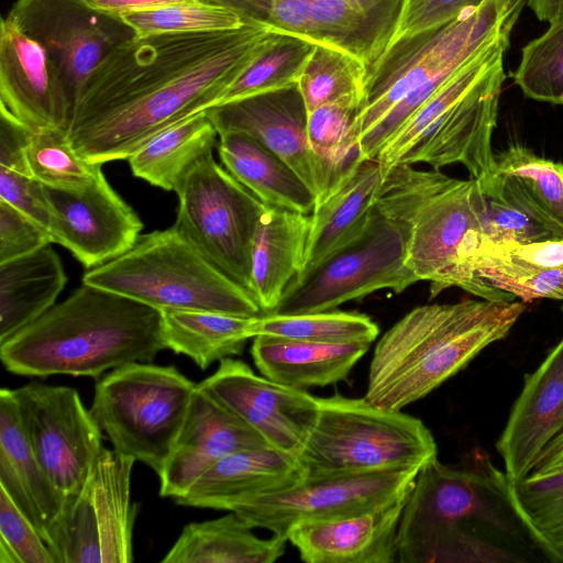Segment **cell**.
I'll list each match as a JSON object with an SVG mask.
<instances>
[{"mask_svg":"<svg viewBox=\"0 0 563 563\" xmlns=\"http://www.w3.org/2000/svg\"><path fill=\"white\" fill-rule=\"evenodd\" d=\"M274 32L247 21L235 30L120 43L80 90L67 130L74 148L96 164L128 159L159 132L218 104Z\"/></svg>","mask_w":563,"mask_h":563,"instance_id":"cell-1","label":"cell"},{"mask_svg":"<svg viewBox=\"0 0 563 563\" xmlns=\"http://www.w3.org/2000/svg\"><path fill=\"white\" fill-rule=\"evenodd\" d=\"M538 553L510 481L487 454L475 451L454 466L435 459L419 470L398 528V562L514 563Z\"/></svg>","mask_w":563,"mask_h":563,"instance_id":"cell-2","label":"cell"},{"mask_svg":"<svg viewBox=\"0 0 563 563\" xmlns=\"http://www.w3.org/2000/svg\"><path fill=\"white\" fill-rule=\"evenodd\" d=\"M165 349L159 310L82 283L1 342L0 358L16 375L99 378L108 369L150 363Z\"/></svg>","mask_w":563,"mask_h":563,"instance_id":"cell-3","label":"cell"},{"mask_svg":"<svg viewBox=\"0 0 563 563\" xmlns=\"http://www.w3.org/2000/svg\"><path fill=\"white\" fill-rule=\"evenodd\" d=\"M525 309L522 302L467 299L410 310L377 342L364 398L401 411L505 339Z\"/></svg>","mask_w":563,"mask_h":563,"instance_id":"cell-4","label":"cell"},{"mask_svg":"<svg viewBox=\"0 0 563 563\" xmlns=\"http://www.w3.org/2000/svg\"><path fill=\"white\" fill-rule=\"evenodd\" d=\"M487 199L481 184L409 164L390 168L374 206L401 233L406 264L431 283L430 297L457 287L461 266L483 232Z\"/></svg>","mask_w":563,"mask_h":563,"instance_id":"cell-5","label":"cell"},{"mask_svg":"<svg viewBox=\"0 0 563 563\" xmlns=\"http://www.w3.org/2000/svg\"><path fill=\"white\" fill-rule=\"evenodd\" d=\"M82 283L159 311L263 314L252 295L209 262L175 225L141 234L130 250L88 269Z\"/></svg>","mask_w":563,"mask_h":563,"instance_id":"cell-6","label":"cell"},{"mask_svg":"<svg viewBox=\"0 0 563 563\" xmlns=\"http://www.w3.org/2000/svg\"><path fill=\"white\" fill-rule=\"evenodd\" d=\"M303 477L420 470L438 446L418 418L363 398L318 397L314 422L297 454Z\"/></svg>","mask_w":563,"mask_h":563,"instance_id":"cell-7","label":"cell"},{"mask_svg":"<svg viewBox=\"0 0 563 563\" xmlns=\"http://www.w3.org/2000/svg\"><path fill=\"white\" fill-rule=\"evenodd\" d=\"M526 0H486L443 25L393 41L368 69L357 140L410 91L449 78L498 37L511 34Z\"/></svg>","mask_w":563,"mask_h":563,"instance_id":"cell-8","label":"cell"},{"mask_svg":"<svg viewBox=\"0 0 563 563\" xmlns=\"http://www.w3.org/2000/svg\"><path fill=\"white\" fill-rule=\"evenodd\" d=\"M196 387L173 365L134 362L98 380L90 412L113 450L159 477Z\"/></svg>","mask_w":563,"mask_h":563,"instance_id":"cell-9","label":"cell"},{"mask_svg":"<svg viewBox=\"0 0 563 563\" xmlns=\"http://www.w3.org/2000/svg\"><path fill=\"white\" fill-rule=\"evenodd\" d=\"M175 192L176 229L250 292L253 239L268 206L222 168L212 153L190 168Z\"/></svg>","mask_w":563,"mask_h":563,"instance_id":"cell-10","label":"cell"},{"mask_svg":"<svg viewBox=\"0 0 563 563\" xmlns=\"http://www.w3.org/2000/svg\"><path fill=\"white\" fill-rule=\"evenodd\" d=\"M133 457L103 448L81 489L65 497L46 544L55 563H130L139 512Z\"/></svg>","mask_w":563,"mask_h":563,"instance_id":"cell-11","label":"cell"},{"mask_svg":"<svg viewBox=\"0 0 563 563\" xmlns=\"http://www.w3.org/2000/svg\"><path fill=\"white\" fill-rule=\"evenodd\" d=\"M417 282L418 277L406 264L401 233L374 206L362 235L303 277L292 279L269 313L333 310L377 290L401 294Z\"/></svg>","mask_w":563,"mask_h":563,"instance_id":"cell-12","label":"cell"},{"mask_svg":"<svg viewBox=\"0 0 563 563\" xmlns=\"http://www.w3.org/2000/svg\"><path fill=\"white\" fill-rule=\"evenodd\" d=\"M21 424L42 467L66 496L78 493L95 467L102 430L71 387L31 382L12 389Z\"/></svg>","mask_w":563,"mask_h":563,"instance_id":"cell-13","label":"cell"},{"mask_svg":"<svg viewBox=\"0 0 563 563\" xmlns=\"http://www.w3.org/2000/svg\"><path fill=\"white\" fill-rule=\"evenodd\" d=\"M419 470L303 477L288 487L247 498L229 511L253 528L287 539L297 525L360 512L408 492ZM288 540V539H287Z\"/></svg>","mask_w":563,"mask_h":563,"instance_id":"cell-14","label":"cell"},{"mask_svg":"<svg viewBox=\"0 0 563 563\" xmlns=\"http://www.w3.org/2000/svg\"><path fill=\"white\" fill-rule=\"evenodd\" d=\"M7 16L47 51L64 79L71 114L91 71L113 47L135 35L120 16L98 11L86 0H16Z\"/></svg>","mask_w":563,"mask_h":563,"instance_id":"cell-15","label":"cell"},{"mask_svg":"<svg viewBox=\"0 0 563 563\" xmlns=\"http://www.w3.org/2000/svg\"><path fill=\"white\" fill-rule=\"evenodd\" d=\"M197 387L258 432L271 448L294 456L317 416L318 397L260 376L233 357L221 360Z\"/></svg>","mask_w":563,"mask_h":563,"instance_id":"cell-16","label":"cell"},{"mask_svg":"<svg viewBox=\"0 0 563 563\" xmlns=\"http://www.w3.org/2000/svg\"><path fill=\"white\" fill-rule=\"evenodd\" d=\"M207 114L218 133L244 132L278 155L309 187L316 202L336 185L309 143L308 111L298 81L212 106Z\"/></svg>","mask_w":563,"mask_h":563,"instance_id":"cell-17","label":"cell"},{"mask_svg":"<svg viewBox=\"0 0 563 563\" xmlns=\"http://www.w3.org/2000/svg\"><path fill=\"white\" fill-rule=\"evenodd\" d=\"M44 190L53 243L66 247L87 269L120 256L141 235L143 222L103 173L82 188L44 185Z\"/></svg>","mask_w":563,"mask_h":563,"instance_id":"cell-18","label":"cell"},{"mask_svg":"<svg viewBox=\"0 0 563 563\" xmlns=\"http://www.w3.org/2000/svg\"><path fill=\"white\" fill-rule=\"evenodd\" d=\"M506 75L504 57L462 96L399 161V164H429L440 169L462 164L481 186L495 172L493 133ZM397 166V165H396Z\"/></svg>","mask_w":563,"mask_h":563,"instance_id":"cell-19","label":"cell"},{"mask_svg":"<svg viewBox=\"0 0 563 563\" xmlns=\"http://www.w3.org/2000/svg\"><path fill=\"white\" fill-rule=\"evenodd\" d=\"M0 106L31 126L68 130L71 104L47 51L8 16L0 24Z\"/></svg>","mask_w":563,"mask_h":563,"instance_id":"cell-20","label":"cell"},{"mask_svg":"<svg viewBox=\"0 0 563 563\" xmlns=\"http://www.w3.org/2000/svg\"><path fill=\"white\" fill-rule=\"evenodd\" d=\"M563 433V338L526 374L496 442L510 482L527 477L544 449Z\"/></svg>","mask_w":563,"mask_h":563,"instance_id":"cell-21","label":"cell"},{"mask_svg":"<svg viewBox=\"0 0 563 563\" xmlns=\"http://www.w3.org/2000/svg\"><path fill=\"white\" fill-rule=\"evenodd\" d=\"M267 446L258 432L196 387L183 427L159 476V495L174 499L180 497L224 456Z\"/></svg>","mask_w":563,"mask_h":563,"instance_id":"cell-22","label":"cell"},{"mask_svg":"<svg viewBox=\"0 0 563 563\" xmlns=\"http://www.w3.org/2000/svg\"><path fill=\"white\" fill-rule=\"evenodd\" d=\"M410 489L360 512L299 523L287 539L308 563L396 562L397 533Z\"/></svg>","mask_w":563,"mask_h":563,"instance_id":"cell-23","label":"cell"},{"mask_svg":"<svg viewBox=\"0 0 563 563\" xmlns=\"http://www.w3.org/2000/svg\"><path fill=\"white\" fill-rule=\"evenodd\" d=\"M382 179L379 163L361 158L323 199L316 202L309 216L302 265L294 279L303 277L362 235L374 210Z\"/></svg>","mask_w":563,"mask_h":563,"instance_id":"cell-24","label":"cell"},{"mask_svg":"<svg viewBox=\"0 0 563 563\" xmlns=\"http://www.w3.org/2000/svg\"><path fill=\"white\" fill-rule=\"evenodd\" d=\"M303 478L297 457L273 448L238 451L206 471L175 503L228 510L236 503L294 485Z\"/></svg>","mask_w":563,"mask_h":563,"instance_id":"cell-25","label":"cell"},{"mask_svg":"<svg viewBox=\"0 0 563 563\" xmlns=\"http://www.w3.org/2000/svg\"><path fill=\"white\" fill-rule=\"evenodd\" d=\"M492 200L511 207L563 239V164L536 155L521 144L495 154V172L481 186Z\"/></svg>","mask_w":563,"mask_h":563,"instance_id":"cell-26","label":"cell"},{"mask_svg":"<svg viewBox=\"0 0 563 563\" xmlns=\"http://www.w3.org/2000/svg\"><path fill=\"white\" fill-rule=\"evenodd\" d=\"M0 488L46 542L65 495L35 456L21 424L12 389L0 390Z\"/></svg>","mask_w":563,"mask_h":563,"instance_id":"cell-27","label":"cell"},{"mask_svg":"<svg viewBox=\"0 0 563 563\" xmlns=\"http://www.w3.org/2000/svg\"><path fill=\"white\" fill-rule=\"evenodd\" d=\"M404 0H310L316 45L362 62L367 70L391 43Z\"/></svg>","mask_w":563,"mask_h":563,"instance_id":"cell-28","label":"cell"},{"mask_svg":"<svg viewBox=\"0 0 563 563\" xmlns=\"http://www.w3.org/2000/svg\"><path fill=\"white\" fill-rule=\"evenodd\" d=\"M309 216L267 207L261 217L251 251L250 292L262 313L272 312L298 275L306 250Z\"/></svg>","mask_w":563,"mask_h":563,"instance_id":"cell-29","label":"cell"},{"mask_svg":"<svg viewBox=\"0 0 563 563\" xmlns=\"http://www.w3.org/2000/svg\"><path fill=\"white\" fill-rule=\"evenodd\" d=\"M371 344H323L260 334L251 354L260 373L287 387L306 390L344 380Z\"/></svg>","mask_w":563,"mask_h":563,"instance_id":"cell-30","label":"cell"},{"mask_svg":"<svg viewBox=\"0 0 563 563\" xmlns=\"http://www.w3.org/2000/svg\"><path fill=\"white\" fill-rule=\"evenodd\" d=\"M218 135L223 166L263 203L311 214L316 197L285 161L244 132L223 131Z\"/></svg>","mask_w":563,"mask_h":563,"instance_id":"cell-31","label":"cell"},{"mask_svg":"<svg viewBox=\"0 0 563 563\" xmlns=\"http://www.w3.org/2000/svg\"><path fill=\"white\" fill-rule=\"evenodd\" d=\"M66 283L63 263L49 245L0 264V343L56 305Z\"/></svg>","mask_w":563,"mask_h":563,"instance_id":"cell-32","label":"cell"},{"mask_svg":"<svg viewBox=\"0 0 563 563\" xmlns=\"http://www.w3.org/2000/svg\"><path fill=\"white\" fill-rule=\"evenodd\" d=\"M288 540L275 534L261 539L238 514L186 525L163 563H273Z\"/></svg>","mask_w":563,"mask_h":563,"instance_id":"cell-33","label":"cell"},{"mask_svg":"<svg viewBox=\"0 0 563 563\" xmlns=\"http://www.w3.org/2000/svg\"><path fill=\"white\" fill-rule=\"evenodd\" d=\"M217 136L207 110L195 113L135 151L128 158L131 172L155 187L175 191L190 168L212 153Z\"/></svg>","mask_w":563,"mask_h":563,"instance_id":"cell-34","label":"cell"},{"mask_svg":"<svg viewBox=\"0 0 563 563\" xmlns=\"http://www.w3.org/2000/svg\"><path fill=\"white\" fill-rule=\"evenodd\" d=\"M161 313L166 349L188 356L201 369L242 354L247 340L253 339L255 317L199 310H162Z\"/></svg>","mask_w":563,"mask_h":563,"instance_id":"cell-35","label":"cell"},{"mask_svg":"<svg viewBox=\"0 0 563 563\" xmlns=\"http://www.w3.org/2000/svg\"><path fill=\"white\" fill-rule=\"evenodd\" d=\"M510 35L498 37L459 68L385 143L376 161L383 176L464 96L498 60L510 44Z\"/></svg>","mask_w":563,"mask_h":563,"instance_id":"cell-36","label":"cell"},{"mask_svg":"<svg viewBox=\"0 0 563 563\" xmlns=\"http://www.w3.org/2000/svg\"><path fill=\"white\" fill-rule=\"evenodd\" d=\"M510 497L544 558L563 563V468L510 482Z\"/></svg>","mask_w":563,"mask_h":563,"instance_id":"cell-37","label":"cell"},{"mask_svg":"<svg viewBox=\"0 0 563 563\" xmlns=\"http://www.w3.org/2000/svg\"><path fill=\"white\" fill-rule=\"evenodd\" d=\"M253 338L260 334L323 344H372L379 334L367 314L320 311L298 314L264 313L254 318Z\"/></svg>","mask_w":563,"mask_h":563,"instance_id":"cell-38","label":"cell"},{"mask_svg":"<svg viewBox=\"0 0 563 563\" xmlns=\"http://www.w3.org/2000/svg\"><path fill=\"white\" fill-rule=\"evenodd\" d=\"M313 48L314 44L303 37L275 31L219 103L297 82Z\"/></svg>","mask_w":563,"mask_h":563,"instance_id":"cell-39","label":"cell"},{"mask_svg":"<svg viewBox=\"0 0 563 563\" xmlns=\"http://www.w3.org/2000/svg\"><path fill=\"white\" fill-rule=\"evenodd\" d=\"M364 103V98L350 97L308 113L309 143L336 184L361 159L354 124Z\"/></svg>","mask_w":563,"mask_h":563,"instance_id":"cell-40","label":"cell"},{"mask_svg":"<svg viewBox=\"0 0 563 563\" xmlns=\"http://www.w3.org/2000/svg\"><path fill=\"white\" fill-rule=\"evenodd\" d=\"M368 70L354 56L328 45H314L298 79L308 113L350 97L365 100Z\"/></svg>","mask_w":563,"mask_h":563,"instance_id":"cell-41","label":"cell"},{"mask_svg":"<svg viewBox=\"0 0 563 563\" xmlns=\"http://www.w3.org/2000/svg\"><path fill=\"white\" fill-rule=\"evenodd\" d=\"M25 156L31 175L49 187L82 188L102 173L101 164L85 159L74 148L65 129H33Z\"/></svg>","mask_w":563,"mask_h":563,"instance_id":"cell-42","label":"cell"},{"mask_svg":"<svg viewBox=\"0 0 563 563\" xmlns=\"http://www.w3.org/2000/svg\"><path fill=\"white\" fill-rule=\"evenodd\" d=\"M120 18L136 36L229 31L247 23L234 8L211 0H184Z\"/></svg>","mask_w":563,"mask_h":563,"instance_id":"cell-43","label":"cell"},{"mask_svg":"<svg viewBox=\"0 0 563 563\" xmlns=\"http://www.w3.org/2000/svg\"><path fill=\"white\" fill-rule=\"evenodd\" d=\"M515 82L530 99L563 104V16L521 52Z\"/></svg>","mask_w":563,"mask_h":563,"instance_id":"cell-44","label":"cell"},{"mask_svg":"<svg viewBox=\"0 0 563 563\" xmlns=\"http://www.w3.org/2000/svg\"><path fill=\"white\" fill-rule=\"evenodd\" d=\"M0 563H55L44 539L2 488Z\"/></svg>","mask_w":563,"mask_h":563,"instance_id":"cell-45","label":"cell"},{"mask_svg":"<svg viewBox=\"0 0 563 563\" xmlns=\"http://www.w3.org/2000/svg\"><path fill=\"white\" fill-rule=\"evenodd\" d=\"M238 10L252 21L276 32L297 35L314 43L310 0H211Z\"/></svg>","mask_w":563,"mask_h":563,"instance_id":"cell-46","label":"cell"},{"mask_svg":"<svg viewBox=\"0 0 563 563\" xmlns=\"http://www.w3.org/2000/svg\"><path fill=\"white\" fill-rule=\"evenodd\" d=\"M53 243L49 232L29 216L0 200V264Z\"/></svg>","mask_w":563,"mask_h":563,"instance_id":"cell-47","label":"cell"},{"mask_svg":"<svg viewBox=\"0 0 563 563\" xmlns=\"http://www.w3.org/2000/svg\"><path fill=\"white\" fill-rule=\"evenodd\" d=\"M487 199L481 240L495 244H526L555 239L520 211Z\"/></svg>","mask_w":563,"mask_h":563,"instance_id":"cell-48","label":"cell"},{"mask_svg":"<svg viewBox=\"0 0 563 563\" xmlns=\"http://www.w3.org/2000/svg\"><path fill=\"white\" fill-rule=\"evenodd\" d=\"M486 0H404L393 41L451 22ZM391 41V42H393Z\"/></svg>","mask_w":563,"mask_h":563,"instance_id":"cell-49","label":"cell"},{"mask_svg":"<svg viewBox=\"0 0 563 563\" xmlns=\"http://www.w3.org/2000/svg\"><path fill=\"white\" fill-rule=\"evenodd\" d=\"M0 200L29 216L49 232L51 211L44 184L34 177L0 167Z\"/></svg>","mask_w":563,"mask_h":563,"instance_id":"cell-50","label":"cell"},{"mask_svg":"<svg viewBox=\"0 0 563 563\" xmlns=\"http://www.w3.org/2000/svg\"><path fill=\"white\" fill-rule=\"evenodd\" d=\"M32 130L0 106V167L33 177L25 156Z\"/></svg>","mask_w":563,"mask_h":563,"instance_id":"cell-51","label":"cell"},{"mask_svg":"<svg viewBox=\"0 0 563 563\" xmlns=\"http://www.w3.org/2000/svg\"><path fill=\"white\" fill-rule=\"evenodd\" d=\"M179 1L184 0H86L93 9L118 16L132 12L153 10Z\"/></svg>","mask_w":563,"mask_h":563,"instance_id":"cell-52","label":"cell"},{"mask_svg":"<svg viewBox=\"0 0 563 563\" xmlns=\"http://www.w3.org/2000/svg\"><path fill=\"white\" fill-rule=\"evenodd\" d=\"M563 468V433L541 453L531 473H549ZM530 473V474H531Z\"/></svg>","mask_w":563,"mask_h":563,"instance_id":"cell-53","label":"cell"},{"mask_svg":"<svg viewBox=\"0 0 563 563\" xmlns=\"http://www.w3.org/2000/svg\"><path fill=\"white\" fill-rule=\"evenodd\" d=\"M539 21L553 22L563 16V0H526Z\"/></svg>","mask_w":563,"mask_h":563,"instance_id":"cell-54","label":"cell"},{"mask_svg":"<svg viewBox=\"0 0 563 563\" xmlns=\"http://www.w3.org/2000/svg\"><path fill=\"white\" fill-rule=\"evenodd\" d=\"M563 309V308H562Z\"/></svg>","mask_w":563,"mask_h":563,"instance_id":"cell-55","label":"cell"}]
</instances>
